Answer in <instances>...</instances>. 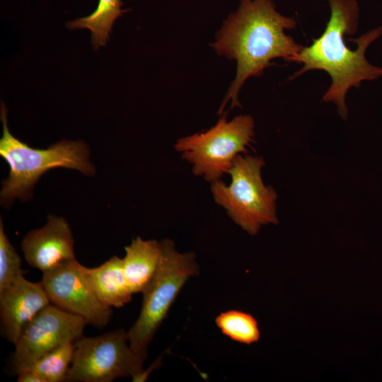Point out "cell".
I'll list each match as a JSON object with an SVG mask.
<instances>
[{
    "mask_svg": "<svg viewBox=\"0 0 382 382\" xmlns=\"http://www.w3.org/2000/svg\"><path fill=\"white\" fill-rule=\"evenodd\" d=\"M121 0H99L96 10L90 15L67 23L71 29L87 28L92 33L95 49L105 45L115 21L128 9H122Z\"/></svg>",
    "mask_w": 382,
    "mask_h": 382,
    "instance_id": "cell-14",
    "label": "cell"
},
{
    "mask_svg": "<svg viewBox=\"0 0 382 382\" xmlns=\"http://www.w3.org/2000/svg\"><path fill=\"white\" fill-rule=\"evenodd\" d=\"M127 332L117 330L96 337H81L74 342V357L66 382H111L121 377H137L144 371L146 356L129 345Z\"/></svg>",
    "mask_w": 382,
    "mask_h": 382,
    "instance_id": "cell-7",
    "label": "cell"
},
{
    "mask_svg": "<svg viewBox=\"0 0 382 382\" xmlns=\"http://www.w3.org/2000/svg\"><path fill=\"white\" fill-rule=\"evenodd\" d=\"M330 15L323 33L313 38L312 43L286 62L302 65L289 80L304 73L319 70L326 72L331 83L322 98V102H332L339 116L348 117L346 96L352 88H358L364 81H373L382 76V67L368 62L365 53L369 45L381 37L382 27L375 28L357 38H350L357 44L354 50L347 46L346 35H354L358 28L359 7L357 0H326Z\"/></svg>",
    "mask_w": 382,
    "mask_h": 382,
    "instance_id": "cell-2",
    "label": "cell"
},
{
    "mask_svg": "<svg viewBox=\"0 0 382 382\" xmlns=\"http://www.w3.org/2000/svg\"><path fill=\"white\" fill-rule=\"evenodd\" d=\"M125 250L122 263L128 286L132 294L142 293L158 269L162 254L161 243L137 236Z\"/></svg>",
    "mask_w": 382,
    "mask_h": 382,
    "instance_id": "cell-13",
    "label": "cell"
},
{
    "mask_svg": "<svg viewBox=\"0 0 382 382\" xmlns=\"http://www.w3.org/2000/svg\"><path fill=\"white\" fill-rule=\"evenodd\" d=\"M49 296L40 282L23 277L0 291L1 332L15 345L24 327L45 306Z\"/></svg>",
    "mask_w": 382,
    "mask_h": 382,
    "instance_id": "cell-11",
    "label": "cell"
},
{
    "mask_svg": "<svg viewBox=\"0 0 382 382\" xmlns=\"http://www.w3.org/2000/svg\"><path fill=\"white\" fill-rule=\"evenodd\" d=\"M215 323L224 335L239 343L250 345L257 342L261 336L255 317L241 311L222 312L216 318Z\"/></svg>",
    "mask_w": 382,
    "mask_h": 382,
    "instance_id": "cell-15",
    "label": "cell"
},
{
    "mask_svg": "<svg viewBox=\"0 0 382 382\" xmlns=\"http://www.w3.org/2000/svg\"><path fill=\"white\" fill-rule=\"evenodd\" d=\"M21 259L4 232L0 220V291L23 277Z\"/></svg>",
    "mask_w": 382,
    "mask_h": 382,
    "instance_id": "cell-17",
    "label": "cell"
},
{
    "mask_svg": "<svg viewBox=\"0 0 382 382\" xmlns=\"http://www.w3.org/2000/svg\"><path fill=\"white\" fill-rule=\"evenodd\" d=\"M82 270L92 291L105 306L120 308L132 300L122 259L113 256L98 267L82 265Z\"/></svg>",
    "mask_w": 382,
    "mask_h": 382,
    "instance_id": "cell-12",
    "label": "cell"
},
{
    "mask_svg": "<svg viewBox=\"0 0 382 382\" xmlns=\"http://www.w3.org/2000/svg\"><path fill=\"white\" fill-rule=\"evenodd\" d=\"M28 265L42 272L75 260L74 238L67 221L50 215L46 224L29 231L21 241Z\"/></svg>",
    "mask_w": 382,
    "mask_h": 382,
    "instance_id": "cell-10",
    "label": "cell"
},
{
    "mask_svg": "<svg viewBox=\"0 0 382 382\" xmlns=\"http://www.w3.org/2000/svg\"><path fill=\"white\" fill-rule=\"evenodd\" d=\"M86 320L50 303L23 328L14 345L13 369L16 374L50 352L83 336Z\"/></svg>",
    "mask_w": 382,
    "mask_h": 382,
    "instance_id": "cell-8",
    "label": "cell"
},
{
    "mask_svg": "<svg viewBox=\"0 0 382 382\" xmlns=\"http://www.w3.org/2000/svg\"><path fill=\"white\" fill-rule=\"evenodd\" d=\"M18 382H45L35 371L27 369L17 374Z\"/></svg>",
    "mask_w": 382,
    "mask_h": 382,
    "instance_id": "cell-18",
    "label": "cell"
},
{
    "mask_svg": "<svg viewBox=\"0 0 382 382\" xmlns=\"http://www.w3.org/2000/svg\"><path fill=\"white\" fill-rule=\"evenodd\" d=\"M74 354V344L68 342L40 357L27 369L37 373L45 382L65 381Z\"/></svg>",
    "mask_w": 382,
    "mask_h": 382,
    "instance_id": "cell-16",
    "label": "cell"
},
{
    "mask_svg": "<svg viewBox=\"0 0 382 382\" xmlns=\"http://www.w3.org/2000/svg\"><path fill=\"white\" fill-rule=\"evenodd\" d=\"M41 283L50 302L57 307L83 318L87 324L102 329L110 322L112 308L95 296L76 259L42 272Z\"/></svg>",
    "mask_w": 382,
    "mask_h": 382,
    "instance_id": "cell-9",
    "label": "cell"
},
{
    "mask_svg": "<svg viewBox=\"0 0 382 382\" xmlns=\"http://www.w3.org/2000/svg\"><path fill=\"white\" fill-rule=\"evenodd\" d=\"M161 243L160 263L151 281L142 292L139 316L127 332L132 349L146 357L149 343L180 291L190 277L199 273L194 253H179L174 242L169 238Z\"/></svg>",
    "mask_w": 382,
    "mask_h": 382,
    "instance_id": "cell-5",
    "label": "cell"
},
{
    "mask_svg": "<svg viewBox=\"0 0 382 382\" xmlns=\"http://www.w3.org/2000/svg\"><path fill=\"white\" fill-rule=\"evenodd\" d=\"M264 166L262 157L240 154L228 173L231 183L226 185L221 180L211 183L214 202L251 236H255L263 226L279 224L277 194L263 183L261 170Z\"/></svg>",
    "mask_w": 382,
    "mask_h": 382,
    "instance_id": "cell-4",
    "label": "cell"
},
{
    "mask_svg": "<svg viewBox=\"0 0 382 382\" xmlns=\"http://www.w3.org/2000/svg\"><path fill=\"white\" fill-rule=\"evenodd\" d=\"M254 137L252 116L241 115L227 121L224 115L206 132L179 139L174 148L192 166L194 175L212 183L228 173L236 157L248 151Z\"/></svg>",
    "mask_w": 382,
    "mask_h": 382,
    "instance_id": "cell-6",
    "label": "cell"
},
{
    "mask_svg": "<svg viewBox=\"0 0 382 382\" xmlns=\"http://www.w3.org/2000/svg\"><path fill=\"white\" fill-rule=\"evenodd\" d=\"M296 26V19L277 11L273 0H240L235 12L230 13L210 45L217 54L236 62V71L218 111L226 105L241 107L238 94L250 77L261 76L265 69L285 62L303 48L285 33Z\"/></svg>",
    "mask_w": 382,
    "mask_h": 382,
    "instance_id": "cell-1",
    "label": "cell"
},
{
    "mask_svg": "<svg viewBox=\"0 0 382 382\" xmlns=\"http://www.w3.org/2000/svg\"><path fill=\"white\" fill-rule=\"evenodd\" d=\"M6 116V109L2 103L0 155L8 163L9 173L2 181L1 204L9 205L16 199H30L39 178L55 168L74 169L86 175L95 174L89 149L85 142L62 140L45 149H34L11 134Z\"/></svg>",
    "mask_w": 382,
    "mask_h": 382,
    "instance_id": "cell-3",
    "label": "cell"
}]
</instances>
